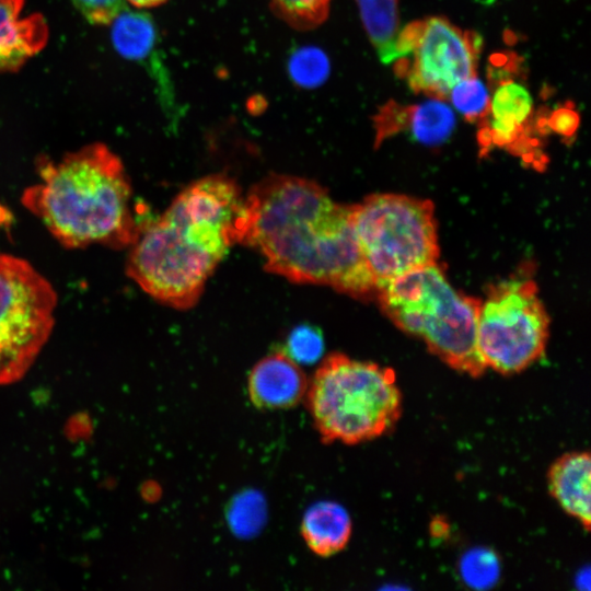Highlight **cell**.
I'll list each match as a JSON object with an SVG mask.
<instances>
[{"mask_svg": "<svg viewBox=\"0 0 591 591\" xmlns=\"http://www.w3.org/2000/svg\"><path fill=\"white\" fill-rule=\"evenodd\" d=\"M240 243L259 251L267 271L292 282L325 285L357 299L376 292L350 206L314 181L270 174L256 183L244 198Z\"/></svg>", "mask_w": 591, "mask_h": 591, "instance_id": "1", "label": "cell"}, {"mask_svg": "<svg viewBox=\"0 0 591 591\" xmlns=\"http://www.w3.org/2000/svg\"><path fill=\"white\" fill-rule=\"evenodd\" d=\"M244 197L223 174L200 178L141 228L126 271L146 293L175 309L192 308L234 243H240Z\"/></svg>", "mask_w": 591, "mask_h": 591, "instance_id": "2", "label": "cell"}, {"mask_svg": "<svg viewBox=\"0 0 591 591\" xmlns=\"http://www.w3.org/2000/svg\"><path fill=\"white\" fill-rule=\"evenodd\" d=\"M38 173L22 204L63 247L121 250L136 241L141 228L132 212L130 181L107 146L92 143L58 161L40 160Z\"/></svg>", "mask_w": 591, "mask_h": 591, "instance_id": "3", "label": "cell"}, {"mask_svg": "<svg viewBox=\"0 0 591 591\" xmlns=\"http://www.w3.org/2000/svg\"><path fill=\"white\" fill-rule=\"evenodd\" d=\"M375 294L397 327L422 339L449 367L474 378L485 372L476 343L480 300L457 291L437 263L393 279Z\"/></svg>", "mask_w": 591, "mask_h": 591, "instance_id": "4", "label": "cell"}, {"mask_svg": "<svg viewBox=\"0 0 591 591\" xmlns=\"http://www.w3.org/2000/svg\"><path fill=\"white\" fill-rule=\"evenodd\" d=\"M305 394L314 426L326 443L373 440L389 432L402 414L394 370L343 354L323 360Z\"/></svg>", "mask_w": 591, "mask_h": 591, "instance_id": "5", "label": "cell"}, {"mask_svg": "<svg viewBox=\"0 0 591 591\" xmlns=\"http://www.w3.org/2000/svg\"><path fill=\"white\" fill-rule=\"evenodd\" d=\"M357 243L376 290L439 257L433 204L428 199L382 193L350 206Z\"/></svg>", "mask_w": 591, "mask_h": 591, "instance_id": "6", "label": "cell"}, {"mask_svg": "<svg viewBox=\"0 0 591 591\" xmlns=\"http://www.w3.org/2000/svg\"><path fill=\"white\" fill-rule=\"evenodd\" d=\"M549 320L535 282L506 279L480 301L476 343L486 367L503 375L519 373L540 359L548 339Z\"/></svg>", "mask_w": 591, "mask_h": 591, "instance_id": "7", "label": "cell"}, {"mask_svg": "<svg viewBox=\"0 0 591 591\" xmlns=\"http://www.w3.org/2000/svg\"><path fill=\"white\" fill-rule=\"evenodd\" d=\"M58 297L28 260L0 252V386L21 380L48 341Z\"/></svg>", "mask_w": 591, "mask_h": 591, "instance_id": "8", "label": "cell"}, {"mask_svg": "<svg viewBox=\"0 0 591 591\" xmlns=\"http://www.w3.org/2000/svg\"><path fill=\"white\" fill-rule=\"evenodd\" d=\"M479 39L444 18L408 24L398 35L401 58L413 55L405 74L409 88L430 97H447L460 81L476 73Z\"/></svg>", "mask_w": 591, "mask_h": 591, "instance_id": "9", "label": "cell"}, {"mask_svg": "<svg viewBox=\"0 0 591 591\" xmlns=\"http://www.w3.org/2000/svg\"><path fill=\"white\" fill-rule=\"evenodd\" d=\"M112 43L118 54L140 63L155 83L162 109L171 121H177L181 106L171 74L159 45V32L152 18L125 9L112 23Z\"/></svg>", "mask_w": 591, "mask_h": 591, "instance_id": "10", "label": "cell"}, {"mask_svg": "<svg viewBox=\"0 0 591 591\" xmlns=\"http://www.w3.org/2000/svg\"><path fill=\"white\" fill-rule=\"evenodd\" d=\"M495 83L487 114L479 131V142L485 149L506 148L523 154L531 141L526 138L533 114V99L526 86L514 81L501 69L489 74Z\"/></svg>", "mask_w": 591, "mask_h": 591, "instance_id": "11", "label": "cell"}, {"mask_svg": "<svg viewBox=\"0 0 591 591\" xmlns=\"http://www.w3.org/2000/svg\"><path fill=\"white\" fill-rule=\"evenodd\" d=\"M376 141L407 129L413 138L427 146L441 144L452 135L455 114L442 99L431 97L409 107L387 104L375 116Z\"/></svg>", "mask_w": 591, "mask_h": 591, "instance_id": "12", "label": "cell"}, {"mask_svg": "<svg viewBox=\"0 0 591 591\" xmlns=\"http://www.w3.org/2000/svg\"><path fill=\"white\" fill-rule=\"evenodd\" d=\"M247 384L251 402L264 409L296 406L308 389L299 364L281 351L259 360L252 369Z\"/></svg>", "mask_w": 591, "mask_h": 591, "instance_id": "13", "label": "cell"}, {"mask_svg": "<svg viewBox=\"0 0 591 591\" xmlns=\"http://www.w3.org/2000/svg\"><path fill=\"white\" fill-rule=\"evenodd\" d=\"M551 496L586 531L591 529V457L588 451H572L556 459L547 472Z\"/></svg>", "mask_w": 591, "mask_h": 591, "instance_id": "14", "label": "cell"}, {"mask_svg": "<svg viewBox=\"0 0 591 591\" xmlns=\"http://www.w3.org/2000/svg\"><path fill=\"white\" fill-rule=\"evenodd\" d=\"M24 0H0V72L19 69L48 38L40 14L21 18Z\"/></svg>", "mask_w": 591, "mask_h": 591, "instance_id": "15", "label": "cell"}, {"mask_svg": "<svg viewBox=\"0 0 591 591\" xmlns=\"http://www.w3.org/2000/svg\"><path fill=\"white\" fill-rule=\"evenodd\" d=\"M351 519L339 503L322 501L311 506L303 515L301 533L308 547L318 556H332L348 544Z\"/></svg>", "mask_w": 591, "mask_h": 591, "instance_id": "16", "label": "cell"}, {"mask_svg": "<svg viewBox=\"0 0 591 591\" xmlns=\"http://www.w3.org/2000/svg\"><path fill=\"white\" fill-rule=\"evenodd\" d=\"M364 30L384 63L401 58L397 0H356Z\"/></svg>", "mask_w": 591, "mask_h": 591, "instance_id": "17", "label": "cell"}, {"mask_svg": "<svg viewBox=\"0 0 591 591\" xmlns=\"http://www.w3.org/2000/svg\"><path fill=\"white\" fill-rule=\"evenodd\" d=\"M269 3L275 14L291 27L306 31L326 20L331 0H269Z\"/></svg>", "mask_w": 591, "mask_h": 591, "instance_id": "18", "label": "cell"}, {"mask_svg": "<svg viewBox=\"0 0 591 591\" xmlns=\"http://www.w3.org/2000/svg\"><path fill=\"white\" fill-rule=\"evenodd\" d=\"M292 81L304 88L323 83L329 72L327 56L316 47H301L292 53L288 62Z\"/></svg>", "mask_w": 591, "mask_h": 591, "instance_id": "19", "label": "cell"}, {"mask_svg": "<svg viewBox=\"0 0 591 591\" xmlns=\"http://www.w3.org/2000/svg\"><path fill=\"white\" fill-rule=\"evenodd\" d=\"M449 96L453 108L470 121L483 119L487 114L490 94L485 83L476 76L456 83Z\"/></svg>", "mask_w": 591, "mask_h": 591, "instance_id": "20", "label": "cell"}, {"mask_svg": "<svg viewBox=\"0 0 591 591\" xmlns=\"http://www.w3.org/2000/svg\"><path fill=\"white\" fill-rule=\"evenodd\" d=\"M324 351V340L320 329L310 325L293 328L287 340V355L297 363H314Z\"/></svg>", "mask_w": 591, "mask_h": 591, "instance_id": "21", "label": "cell"}, {"mask_svg": "<svg viewBox=\"0 0 591 591\" xmlns=\"http://www.w3.org/2000/svg\"><path fill=\"white\" fill-rule=\"evenodd\" d=\"M88 22L111 24L126 8L125 0H72Z\"/></svg>", "mask_w": 591, "mask_h": 591, "instance_id": "22", "label": "cell"}, {"mask_svg": "<svg viewBox=\"0 0 591 591\" xmlns=\"http://www.w3.org/2000/svg\"><path fill=\"white\" fill-rule=\"evenodd\" d=\"M464 576L466 580L471 583H483L491 582L495 579L497 573L496 560L494 555L487 554L486 552H475L471 554L464 561Z\"/></svg>", "mask_w": 591, "mask_h": 591, "instance_id": "23", "label": "cell"}, {"mask_svg": "<svg viewBox=\"0 0 591 591\" xmlns=\"http://www.w3.org/2000/svg\"><path fill=\"white\" fill-rule=\"evenodd\" d=\"M579 125L578 114L567 107L554 111L547 119V127L560 136L570 137Z\"/></svg>", "mask_w": 591, "mask_h": 591, "instance_id": "24", "label": "cell"}, {"mask_svg": "<svg viewBox=\"0 0 591 591\" xmlns=\"http://www.w3.org/2000/svg\"><path fill=\"white\" fill-rule=\"evenodd\" d=\"M137 8H153L164 3L166 0H127Z\"/></svg>", "mask_w": 591, "mask_h": 591, "instance_id": "25", "label": "cell"}, {"mask_svg": "<svg viewBox=\"0 0 591 591\" xmlns=\"http://www.w3.org/2000/svg\"><path fill=\"white\" fill-rule=\"evenodd\" d=\"M0 210H3V209L0 207ZM0 216H2V215H0Z\"/></svg>", "mask_w": 591, "mask_h": 591, "instance_id": "26", "label": "cell"}]
</instances>
